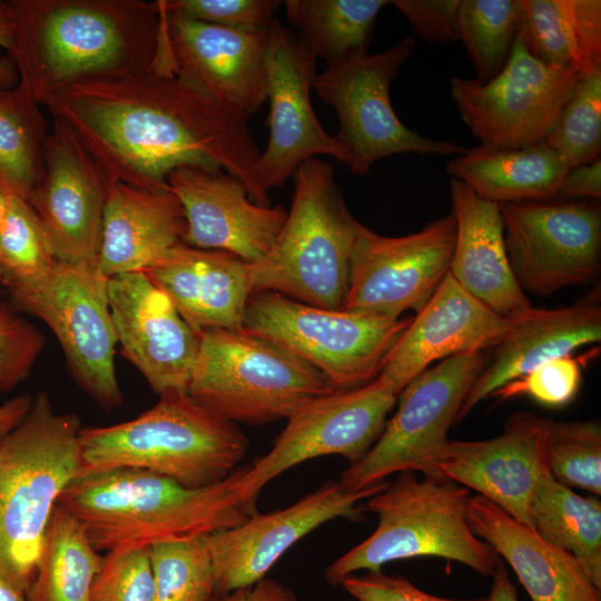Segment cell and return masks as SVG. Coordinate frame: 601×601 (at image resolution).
Listing matches in <instances>:
<instances>
[{"instance_id": "cell-1", "label": "cell", "mask_w": 601, "mask_h": 601, "mask_svg": "<svg viewBox=\"0 0 601 601\" xmlns=\"http://www.w3.org/2000/svg\"><path fill=\"white\" fill-rule=\"evenodd\" d=\"M116 181L139 188L168 185L179 167L221 169L247 187L260 150L247 119L228 110L183 77L167 70L88 77L43 101Z\"/></svg>"}, {"instance_id": "cell-2", "label": "cell", "mask_w": 601, "mask_h": 601, "mask_svg": "<svg viewBox=\"0 0 601 601\" xmlns=\"http://www.w3.org/2000/svg\"><path fill=\"white\" fill-rule=\"evenodd\" d=\"M8 58L40 105L76 80L148 70L162 40L159 1L10 0Z\"/></svg>"}, {"instance_id": "cell-3", "label": "cell", "mask_w": 601, "mask_h": 601, "mask_svg": "<svg viewBox=\"0 0 601 601\" xmlns=\"http://www.w3.org/2000/svg\"><path fill=\"white\" fill-rule=\"evenodd\" d=\"M245 466L201 487L137 469L82 475L65 489L58 504L81 523L98 552L194 539L239 525L252 515L235 491Z\"/></svg>"}, {"instance_id": "cell-4", "label": "cell", "mask_w": 601, "mask_h": 601, "mask_svg": "<svg viewBox=\"0 0 601 601\" xmlns=\"http://www.w3.org/2000/svg\"><path fill=\"white\" fill-rule=\"evenodd\" d=\"M159 396L154 406L130 421L82 427L79 476L137 469L187 487H201L225 480L238 467L249 442L237 424L187 393Z\"/></svg>"}, {"instance_id": "cell-5", "label": "cell", "mask_w": 601, "mask_h": 601, "mask_svg": "<svg viewBox=\"0 0 601 601\" xmlns=\"http://www.w3.org/2000/svg\"><path fill=\"white\" fill-rule=\"evenodd\" d=\"M333 173V166L318 157L297 167L283 228L270 250L249 265L253 292H275L321 308H344L353 253L368 228L349 211Z\"/></svg>"}, {"instance_id": "cell-6", "label": "cell", "mask_w": 601, "mask_h": 601, "mask_svg": "<svg viewBox=\"0 0 601 601\" xmlns=\"http://www.w3.org/2000/svg\"><path fill=\"white\" fill-rule=\"evenodd\" d=\"M79 417L33 397L24 420L0 442V570L24 593L37 572L51 513L80 475Z\"/></svg>"}, {"instance_id": "cell-7", "label": "cell", "mask_w": 601, "mask_h": 601, "mask_svg": "<svg viewBox=\"0 0 601 601\" xmlns=\"http://www.w3.org/2000/svg\"><path fill=\"white\" fill-rule=\"evenodd\" d=\"M470 490L444 476L401 472L395 481L368 499L375 513L374 532L325 570L331 585L357 571H377L388 562L437 556L492 575L500 556L477 538L467 522Z\"/></svg>"}, {"instance_id": "cell-8", "label": "cell", "mask_w": 601, "mask_h": 601, "mask_svg": "<svg viewBox=\"0 0 601 601\" xmlns=\"http://www.w3.org/2000/svg\"><path fill=\"white\" fill-rule=\"evenodd\" d=\"M199 334L187 394L226 421L260 425L288 420L335 391L317 368L244 329Z\"/></svg>"}, {"instance_id": "cell-9", "label": "cell", "mask_w": 601, "mask_h": 601, "mask_svg": "<svg viewBox=\"0 0 601 601\" xmlns=\"http://www.w3.org/2000/svg\"><path fill=\"white\" fill-rule=\"evenodd\" d=\"M410 322L315 307L275 292L256 290L247 302L244 331L311 364L335 391H348L380 375Z\"/></svg>"}, {"instance_id": "cell-10", "label": "cell", "mask_w": 601, "mask_h": 601, "mask_svg": "<svg viewBox=\"0 0 601 601\" xmlns=\"http://www.w3.org/2000/svg\"><path fill=\"white\" fill-rule=\"evenodd\" d=\"M414 48L415 40L405 37L385 51L355 55L314 77L312 89L337 114L335 138L348 152L354 175H366L377 160L397 154L459 156L466 150L453 141L425 138L396 116L391 82Z\"/></svg>"}, {"instance_id": "cell-11", "label": "cell", "mask_w": 601, "mask_h": 601, "mask_svg": "<svg viewBox=\"0 0 601 601\" xmlns=\"http://www.w3.org/2000/svg\"><path fill=\"white\" fill-rule=\"evenodd\" d=\"M485 364L482 353L460 354L413 378L397 395V408L371 450L342 473V485L359 491L405 471L443 476L439 463L449 430Z\"/></svg>"}, {"instance_id": "cell-12", "label": "cell", "mask_w": 601, "mask_h": 601, "mask_svg": "<svg viewBox=\"0 0 601 601\" xmlns=\"http://www.w3.org/2000/svg\"><path fill=\"white\" fill-rule=\"evenodd\" d=\"M107 282L95 266L56 260L45 275L10 293L20 309L52 331L80 388L101 408L112 411L122 404V393Z\"/></svg>"}, {"instance_id": "cell-13", "label": "cell", "mask_w": 601, "mask_h": 601, "mask_svg": "<svg viewBox=\"0 0 601 601\" xmlns=\"http://www.w3.org/2000/svg\"><path fill=\"white\" fill-rule=\"evenodd\" d=\"M580 72L535 59L516 36L504 68L486 82L453 76L452 99L481 145L521 149L544 142Z\"/></svg>"}, {"instance_id": "cell-14", "label": "cell", "mask_w": 601, "mask_h": 601, "mask_svg": "<svg viewBox=\"0 0 601 601\" xmlns=\"http://www.w3.org/2000/svg\"><path fill=\"white\" fill-rule=\"evenodd\" d=\"M397 395L377 377L354 390L318 397L287 420L267 454L246 465L235 491L253 514L260 491L290 467L324 455L361 461L380 437Z\"/></svg>"}, {"instance_id": "cell-15", "label": "cell", "mask_w": 601, "mask_h": 601, "mask_svg": "<svg viewBox=\"0 0 601 601\" xmlns=\"http://www.w3.org/2000/svg\"><path fill=\"white\" fill-rule=\"evenodd\" d=\"M499 206L509 263L524 293L549 296L597 278L601 270V207L597 200Z\"/></svg>"}, {"instance_id": "cell-16", "label": "cell", "mask_w": 601, "mask_h": 601, "mask_svg": "<svg viewBox=\"0 0 601 601\" xmlns=\"http://www.w3.org/2000/svg\"><path fill=\"white\" fill-rule=\"evenodd\" d=\"M265 66L269 139L254 167V183L262 204L272 206L269 190L282 187L305 160L327 155L348 166L349 155L315 115L316 59L278 19L269 24Z\"/></svg>"}, {"instance_id": "cell-17", "label": "cell", "mask_w": 601, "mask_h": 601, "mask_svg": "<svg viewBox=\"0 0 601 601\" xmlns=\"http://www.w3.org/2000/svg\"><path fill=\"white\" fill-rule=\"evenodd\" d=\"M455 233L452 214L405 236H381L368 228L353 253L343 309L387 319L410 309L418 313L450 270Z\"/></svg>"}, {"instance_id": "cell-18", "label": "cell", "mask_w": 601, "mask_h": 601, "mask_svg": "<svg viewBox=\"0 0 601 601\" xmlns=\"http://www.w3.org/2000/svg\"><path fill=\"white\" fill-rule=\"evenodd\" d=\"M382 481L351 491L338 481L326 482L292 505L268 513L255 512L239 525L207 535L215 595L252 585L300 539L336 518L357 521L366 508L358 503L381 492Z\"/></svg>"}, {"instance_id": "cell-19", "label": "cell", "mask_w": 601, "mask_h": 601, "mask_svg": "<svg viewBox=\"0 0 601 601\" xmlns=\"http://www.w3.org/2000/svg\"><path fill=\"white\" fill-rule=\"evenodd\" d=\"M111 179L71 130L53 119L43 142V168L29 204L56 260L97 266Z\"/></svg>"}, {"instance_id": "cell-20", "label": "cell", "mask_w": 601, "mask_h": 601, "mask_svg": "<svg viewBox=\"0 0 601 601\" xmlns=\"http://www.w3.org/2000/svg\"><path fill=\"white\" fill-rule=\"evenodd\" d=\"M158 1L169 70L248 120L267 100L269 26L220 27L168 12Z\"/></svg>"}, {"instance_id": "cell-21", "label": "cell", "mask_w": 601, "mask_h": 601, "mask_svg": "<svg viewBox=\"0 0 601 601\" xmlns=\"http://www.w3.org/2000/svg\"><path fill=\"white\" fill-rule=\"evenodd\" d=\"M107 293L117 343L125 357L155 393H187L200 334L145 272L109 278Z\"/></svg>"}, {"instance_id": "cell-22", "label": "cell", "mask_w": 601, "mask_h": 601, "mask_svg": "<svg viewBox=\"0 0 601 601\" xmlns=\"http://www.w3.org/2000/svg\"><path fill=\"white\" fill-rule=\"evenodd\" d=\"M167 181L184 209L183 243L227 252L249 265L270 250L287 217L282 205L254 203L245 184L221 169L179 167Z\"/></svg>"}, {"instance_id": "cell-23", "label": "cell", "mask_w": 601, "mask_h": 601, "mask_svg": "<svg viewBox=\"0 0 601 601\" xmlns=\"http://www.w3.org/2000/svg\"><path fill=\"white\" fill-rule=\"evenodd\" d=\"M549 418L530 412L512 414L502 433L484 441H450L440 473L473 489L519 522L533 529L531 502L546 461ZM534 530V529H533Z\"/></svg>"}, {"instance_id": "cell-24", "label": "cell", "mask_w": 601, "mask_h": 601, "mask_svg": "<svg viewBox=\"0 0 601 601\" xmlns=\"http://www.w3.org/2000/svg\"><path fill=\"white\" fill-rule=\"evenodd\" d=\"M451 276L416 313L388 353L377 378L396 395L431 363L495 347L512 325Z\"/></svg>"}, {"instance_id": "cell-25", "label": "cell", "mask_w": 601, "mask_h": 601, "mask_svg": "<svg viewBox=\"0 0 601 601\" xmlns=\"http://www.w3.org/2000/svg\"><path fill=\"white\" fill-rule=\"evenodd\" d=\"M145 273L196 332L244 329L253 288L249 264L239 257L180 243Z\"/></svg>"}, {"instance_id": "cell-26", "label": "cell", "mask_w": 601, "mask_h": 601, "mask_svg": "<svg viewBox=\"0 0 601 601\" xmlns=\"http://www.w3.org/2000/svg\"><path fill=\"white\" fill-rule=\"evenodd\" d=\"M512 319L490 364H485L471 386L455 424L508 382L548 361L570 355L578 347L601 341V306L597 298L552 309L532 307Z\"/></svg>"}, {"instance_id": "cell-27", "label": "cell", "mask_w": 601, "mask_h": 601, "mask_svg": "<svg viewBox=\"0 0 601 601\" xmlns=\"http://www.w3.org/2000/svg\"><path fill=\"white\" fill-rule=\"evenodd\" d=\"M186 219L169 185L139 188L111 180L97 270L107 279L146 272L183 243Z\"/></svg>"}, {"instance_id": "cell-28", "label": "cell", "mask_w": 601, "mask_h": 601, "mask_svg": "<svg viewBox=\"0 0 601 601\" xmlns=\"http://www.w3.org/2000/svg\"><path fill=\"white\" fill-rule=\"evenodd\" d=\"M450 191L456 228L451 276L503 317L512 318L532 308L509 263L500 206L454 178Z\"/></svg>"}, {"instance_id": "cell-29", "label": "cell", "mask_w": 601, "mask_h": 601, "mask_svg": "<svg viewBox=\"0 0 601 601\" xmlns=\"http://www.w3.org/2000/svg\"><path fill=\"white\" fill-rule=\"evenodd\" d=\"M467 522L473 533L512 568L531 601H601V589L574 556L486 497L470 496Z\"/></svg>"}, {"instance_id": "cell-30", "label": "cell", "mask_w": 601, "mask_h": 601, "mask_svg": "<svg viewBox=\"0 0 601 601\" xmlns=\"http://www.w3.org/2000/svg\"><path fill=\"white\" fill-rule=\"evenodd\" d=\"M564 159L545 142L500 149L480 145L446 162L445 170L481 198L500 204L551 200L569 171Z\"/></svg>"}, {"instance_id": "cell-31", "label": "cell", "mask_w": 601, "mask_h": 601, "mask_svg": "<svg viewBox=\"0 0 601 601\" xmlns=\"http://www.w3.org/2000/svg\"><path fill=\"white\" fill-rule=\"evenodd\" d=\"M519 36L548 66L601 69V1L523 0Z\"/></svg>"}, {"instance_id": "cell-32", "label": "cell", "mask_w": 601, "mask_h": 601, "mask_svg": "<svg viewBox=\"0 0 601 601\" xmlns=\"http://www.w3.org/2000/svg\"><path fill=\"white\" fill-rule=\"evenodd\" d=\"M533 529L549 543L570 553L601 589V502L581 496L554 480H539L531 502Z\"/></svg>"}, {"instance_id": "cell-33", "label": "cell", "mask_w": 601, "mask_h": 601, "mask_svg": "<svg viewBox=\"0 0 601 601\" xmlns=\"http://www.w3.org/2000/svg\"><path fill=\"white\" fill-rule=\"evenodd\" d=\"M102 556L91 544L81 523L63 506H55L37 572L26 591V601H90L93 580Z\"/></svg>"}, {"instance_id": "cell-34", "label": "cell", "mask_w": 601, "mask_h": 601, "mask_svg": "<svg viewBox=\"0 0 601 601\" xmlns=\"http://www.w3.org/2000/svg\"><path fill=\"white\" fill-rule=\"evenodd\" d=\"M386 0H286V16L305 49L327 66L367 52Z\"/></svg>"}, {"instance_id": "cell-35", "label": "cell", "mask_w": 601, "mask_h": 601, "mask_svg": "<svg viewBox=\"0 0 601 601\" xmlns=\"http://www.w3.org/2000/svg\"><path fill=\"white\" fill-rule=\"evenodd\" d=\"M49 125L40 104L18 82L0 88V189L29 200L43 168Z\"/></svg>"}, {"instance_id": "cell-36", "label": "cell", "mask_w": 601, "mask_h": 601, "mask_svg": "<svg viewBox=\"0 0 601 601\" xmlns=\"http://www.w3.org/2000/svg\"><path fill=\"white\" fill-rule=\"evenodd\" d=\"M523 0H460L459 40L480 82L506 65L521 26Z\"/></svg>"}, {"instance_id": "cell-37", "label": "cell", "mask_w": 601, "mask_h": 601, "mask_svg": "<svg viewBox=\"0 0 601 601\" xmlns=\"http://www.w3.org/2000/svg\"><path fill=\"white\" fill-rule=\"evenodd\" d=\"M154 601H209L215 577L207 535L149 546Z\"/></svg>"}, {"instance_id": "cell-38", "label": "cell", "mask_w": 601, "mask_h": 601, "mask_svg": "<svg viewBox=\"0 0 601 601\" xmlns=\"http://www.w3.org/2000/svg\"><path fill=\"white\" fill-rule=\"evenodd\" d=\"M544 142L570 169L601 158V69L579 75Z\"/></svg>"}, {"instance_id": "cell-39", "label": "cell", "mask_w": 601, "mask_h": 601, "mask_svg": "<svg viewBox=\"0 0 601 601\" xmlns=\"http://www.w3.org/2000/svg\"><path fill=\"white\" fill-rule=\"evenodd\" d=\"M43 227L28 200L9 196L0 226V279L9 290L45 275L55 264Z\"/></svg>"}, {"instance_id": "cell-40", "label": "cell", "mask_w": 601, "mask_h": 601, "mask_svg": "<svg viewBox=\"0 0 601 601\" xmlns=\"http://www.w3.org/2000/svg\"><path fill=\"white\" fill-rule=\"evenodd\" d=\"M546 461L559 483L601 496V426L597 421L549 420Z\"/></svg>"}, {"instance_id": "cell-41", "label": "cell", "mask_w": 601, "mask_h": 601, "mask_svg": "<svg viewBox=\"0 0 601 601\" xmlns=\"http://www.w3.org/2000/svg\"><path fill=\"white\" fill-rule=\"evenodd\" d=\"M149 548L107 552L93 580L90 601H154Z\"/></svg>"}, {"instance_id": "cell-42", "label": "cell", "mask_w": 601, "mask_h": 601, "mask_svg": "<svg viewBox=\"0 0 601 601\" xmlns=\"http://www.w3.org/2000/svg\"><path fill=\"white\" fill-rule=\"evenodd\" d=\"M581 377L582 366L579 358L564 355L508 382L490 397L504 401L525 395L548 406H562L577 395Z\"/></svg>"}, {"instance_id": "cell-43", "label": "cell", "mask_w": 601, "mask_h": 601, "mask_svg": "<svg viewBox=\"0 0 601 601\" xmlns=\"http://www.w3.org/2000/svg\"><path fill=\"white\" fill-rule=\"evenodd\" d=\"M45 346L41 332L0 304V395L24 381Z\"/></svg>"}, {"instance_id": "cell-44", "label": "cell", "mask_w": 601, "mask_h": 601, "mask_svg": "<svg viewBox=\"0 0 601 601\" xmlns=\"http://www.w3.org/2000/svg\"><path fill=\"white\" fill-rule=\"evenodd\" d=\"M164 10L233 29H263L275 19L277 0H160Z\"/></svg>"}, {"instance_id": "cell-45", "label": "cell", "mask_w": 601, "mask_h": 601, "mask_svg": "<svg viewBox=\"0 0 601 601\" xmlns=\"http://www.w3.org/2000/svg\"><path fill=\"white\" fill-rule=\"evenodd\" d=\"M408 20L415 35L432 43L459 40L460 0L391 1Z\"/></svg>"}, {"instance_id": "cell-46", "label": "cell", "mask_w": 601, "mask_h": 601, "mask_svg": "<svg viewBox=\"0 0 601 601\" xmlns=\"http://www.w3.org/2000/svg\"><path fill=\"white\" fill-rule=\"evenodd\" d=\"M341 587L357 601H487L486 598L451 599L427 593L403 575L382 570L348 575Z\"/></svg>"}, {"instance_id": "cell-47", "label": "cell", "mask_w": 601, "mask_h": 601, "mask_svg": "<svg viewBox=\"0 0 601 601\" xmlns=\"http://www.w3.org/2000/svg\"><path fill=\"white\" fill-rule=\"evenodd\" d=\"M559 195L568 197H601V158L569 169Z\"/></svg>"}, {"instance_id": "cell-48", "label": "cell", "mask_w": 601, "mask_h": 601, "mask_svg": "<svg viewBox=\"0 0 601 601\" xmlns=\"http://www.w3.org/2000/svg\"><path fill=\"white\" fill-rule=\"evenodd\" d=\"M209 601H298V599L289 588L265 577L252 585L223 595H214Z\"/></svg>"}, {"instance_id": "cell-49", "label": "cell", "mask_w": 601, "mask_h": 601, "mask_svg": "<svg viewBox=\"0 0 601 601\" xmlns=\"http://www.w3.org/2000/svg\"><path fill=\"white\" fill-rule=\"evenodd\" d=\"M13 36V17L8 1H0V47L10 49ZM19 82L18 73L9 58H0V88L8 89Z\"/></svg>"}, {"instance_id": "cell-50", "label": "cell", "mask_w": 601, "mask_h": 601, "mask_svg": "<svg viewBox=\"0 0 601 601\" xmlns=\"http://www.w3.org/2000/svg\"><path fill=\"white\" fill-rule=\"evenodd\" d=\"M32 402L31 395L21 394L0 405V442L24 420Z\"/></svg>"}, {"instance_id": "cell-51", "label": "cell", "mask_w": 601, "mask_h": 601, "mask_svg": "<svg viewBox=\"0 0 601 601\" xmlns=\"http://www.w3.org/2000/svg\"><path fill=\"white\" fill-rule=\"evenodd\" d=\"M493 578L491 591L487 601H519L518 591L511 581L503 559H499L495 570L491 575Z\"/></svg>"}, {"instance_id": "cell-52", "label": "cell", "mask_w": 601, "mask_h": 601, "mask_svg": "<svg viewBox=\"0 0 601 601\" xmlns=\"http://www.w3.org/2000/svg\"><path fill=\"white\" fill-rule=\"evenodd\" d=\"M0 601H26V593L20 590L1 570Z\"/></svg>"}, {"instance_id": "cell-53", "label": "cell", "mask_w": 601, "mask_h": 601, "mask_svg": "<svg viewBox=\"0 0 601 601\" xmlns=\"http://www.w3.org/2000/svg\"><path fill=\"white\" fill-rule=\"evenodd\" d=\"M9 195L0 189V226L2 224L7 206H8Z\"/></svg>"}]
</instances>
